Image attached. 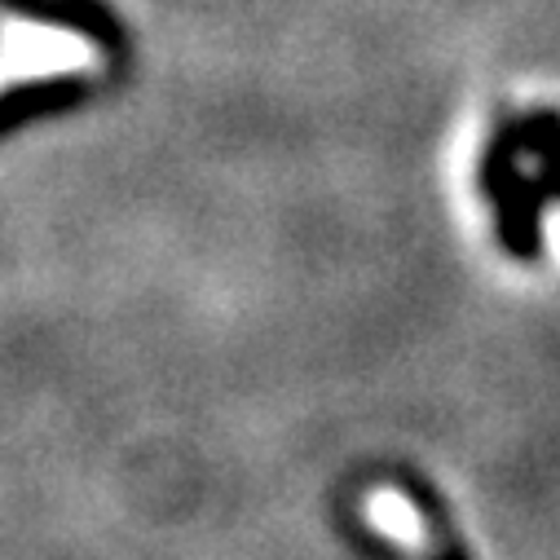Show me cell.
I'll return each instance as SVG.
<instances>
[{
    "label": "cell",
    "mask_w": 560,
    "mask_h": 560,
    "mask_svg": "<svg viewBox=\"0 0 560 560\" xmlns=\"http://www.w3.org/2000/svg\"><path fill=\"white\" fill-rule=\"evenodd\" d=\"M0 5L14 10V14H23V19H36V23H45V27L80 32V36H89V40L106 45V49L119 45L115 19H110L102 5H93V0H0Z\"/></svg>",
    "instance_id": "obj_2"
},
{
    "label": "cell",
    "mask_w": 560,
    "mask_h": 560,
    "mask_svg": "<svg viewBox=\"0 0 560 560\" xmlns=\"http://www.w3.org/2000/svg\"><path fill=\"white\" fill-rule=\"evenodd\" d=\"M93 97V80L84 75H49V80H23L0 89V137L49 115H67Z\"/></svg>",
    "instance_id": "obj_1"
}]
</instances>
